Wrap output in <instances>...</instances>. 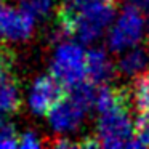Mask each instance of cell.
<instances>
[{
  "label": "cell",
  "mask_w": 149,
  "mask_h": 149,
  "mask_svg": "<svg viewBox=\"0 0 149 149\" xmlns=\"http://www.w3.org/2000/svg\"><path fill=\"white\" fill-rule=\"evenodd\" d=\"M125 7H133L143 13L149 15V0H122Z\"/></svg>",
  "instance_id": "17"
},
{
  "label": "cell",
  "mask_w": 149,
  "mask_h": 149,
  "mask_svg": "<svg viewBox=\"0 0 149 149\" xmlns=\"http://www.w3.org/2000/svg\"><path fill=\"white\" fill-rule=\"evenodd\" d=\"M36 21L21 7H0V42L18 43L27 40L34 34Z\"/></svg>",
  "instance_id": "7"
},
{
  "label": "cell",
  "mask_w": 149,
  "mask_h": 149,
  "mask_svg": "<svg viewBox=\"0 0 149 149\" xmlns=\"http://www.w3.org/2000/svg\"><path fill=\"white\" fill-rule=\"evenodd\" d=\"M53 146L58 149H71V148H80L79 141L71 139V136H58L56 141L53 143Z\"/></svg>",
  "instance_id": "16"
},
{
  "label": "cell",
  "mask_w": 149,
  "mask_h": 149,
  "mask_svg": "<svg viewBox=\"0 0 149 149\" xmlns=\"http://www.w3.org/2000/svg\"><path fill=\"white\" fill-rule=\"evenodd\" d=\"M3 3H5V0H0V7H2Z\"/></svg>",
  "instance_id": "19"
},
{
  "label": "cell",
  "mask_w": 149,
  "mask_h": 149,
  "mask_svg": "<svg viewBox=\"0 0 149 149\" xmlns=\"http://www.w3.org/2000/svg\"><path fill=\"white\" fill-rule=\"evenodd\" d=\"M87 52L77 39H66L56 45L50 63L52 75L56 77L66 88L87 80Z\"/></svg>",
  "instance_id": "4"
},
{
  "label": "cell",
  "mask_w": 149,
  "mask_h": 149,
  "mask_svg": "<svg viewBox=\"0 0 149 149\" xmlns=\"http://www.w3.org/2000/svg\"><path fill=\"white\" fill-rule=\"evenodd\" d=\"M117 64V72L130 79L138 77L149 68V52L143 47L136 45L120 53Z\"/></svg>",
  "instance_id": "9"
},
{
  "label": "cell",
  "mask_w": 149,
  "mask_h": 149,
  "mask_svg": "<svg viewBox=\"0 0 149 149\" xmlns=\"http://www.w3.org/2000/svg\"><path fill=\"white\" fill-rule=\"evenodd\" d=\"M0 68H3V61H2V58H0Z\"/></svg>",
  "instance_id": "18"
},
{
  "label": "cell",
  "mask_w": 149,
  "mask_h": 149,
  "mask_svg": "<svg viewBox=\"0 0 149 149\" xmlns=\"http://www.w3.org/2000/svg\"><path fill=\"white\" fill-rule=\"evenodd\" d=\"M64 85L52 74L37 77L27 90L26 103L29 111L36 116H47L50 109L64 98Z\"/></svg>",
  "instance_id": "6"
},
{
  "label": "cell",
  "mask_w": 149,
  "mask_h": 149,
  "mask_svg": "<svg viewBox=\"0 0 149 149\" xmlns=\"http://www.w3.org/2000/svg\"><path fill=\"white\" fill-rule=\"evenodd\" d=\"M116 18V0H63L58 31L82 43H93L107 32Z\"/></svg>",
  "instance_id": "1"
},
{
  "label": "cell",
  "mask_w": 149,
  "mask_h": 149,
  "mask_svg": "<svg viewBox=\"0 0 149 149\" xmlns=\"http://www.w3.org/2000/svg\"><path fill=\"white\" fill-rule=\"evenodd\" d=\"M21 104V95L18 84L11 74L0 68V119H7L18 111Z\"/></svg>",
  "instance_id": "10"
},
{
  "label": "cell",
  "mask_w": 149,
  "mask_h": 149,
  "mask_svg": "<svg viewBox=\"0 0 149 149\" xmlns=\"http://www.w3.org/2000/svg\"><path fill=\"white\" fill-rule=\"evenodd\" d=\"M69 90L71 91L68 96L58 101L47 114L50 128L58 136H69L77 132L90 109L95 107L98 88L90 80L82 82Z\"/></svg>",
  "instance_id": "2"
},
{
  "label": "cell",
  "mask_w": 149,
  "mask_h": 149,
  "mask_svg": "<svg viewBox=\"0 0 149 149\" xmlns=\"http://www.w3.org/2000/svg\"><path fill=\"white\" fill-rule=\"evenodd\" d=\"M132 148H149V112H139L135 120V138Z\"/></svg>",
  "instance_id": "13"
},
{
  "label": "cell",
  "mask_w": 149,
  "mask_h": 149,
  "mask_svg": "<svg viewBox=\"0 0 149 149\" xmlns=\"http://www.w3.org/2000/svg\"><path fill=\"white\" fill-rule=\"evenodd\" d=\"M117 72V64L111 61L104 48H91L87 52V80L96 87L109 84Z\"/></svg>",
  "instance_id": "8"
},
{
  "label": "cell",
  "mask_w": 149,
  "mask_h": 149,
  "mask_svg": "<svg viewBox=\"0 0 149 149\" xmlns=\"http://www.w3.org/2000/svg\"><path fill=\"white\" fill-rule=\"evenodd\" d=\"M96 138L103 148H132L135 120L128 111V100L98 112Z\"/></svg>",
  "instance_id": "3"
},
{
  "label": "cell",
  "mask_w": 149,
  "mask_h": 149,
  "mask_svg": "<svg viewBox=\"0 0 149 149\" xmlns=\"http://www.w3.org/2000/svg\"><path fill=\"white\" fill-rule=\"evenodd\" d=\"M19 144V135L7 119H0V149H11Z\"/></svg>",
  "instance_id": "14"
},
{
  "label": "cell",
  "mask_w": 149,
  "mask_h": 149,
  "mask_svg": "<svg viewBox=\"0 0 149 149\" xmlns=\"http://www.w3.org/2000/svg\"><path fill=\"white\" fill-rule=\"evenodd\" d=\"M18 2H19V7L34 19L47 18L55 7V0H18Z\"/></svg>",
  "instance_id": "12"
},
{
  "label": "cell",
  "mask_w": 149,
  "mask_h": 149,
  "mask_svg": "<svg viewBox=\"0 0 149 149\" xmlns=\"http://www.w3.org/2000/svg\"><path fill=\"white\" fill-rule=\"evenodd\" d=\"M132 101L138 112H149V71L135 77L132 88Z\"/></svg>",
  "instance_id": "11"
},
{
  "label": "cell",
  "mask_w": 149,
  "mask_h": 149,
  "mask_svg": "<svg viewBox=\"0 0 149 149\" xmlns=\"http://www.w3.org/2000/svg\"><path fill=\"white\" fill-rule=\"evenodd\" d=\"M43 143L40 139V136L37 135L36 132L32 130H27V132H23L19 135V148H24V149H37L40 148Z\"/></svg>",
  "instance_id": "15"
},
{
  "label": "cell",
  "mask_w": 149,
  "mask_h": 149,
  "mask_svg": "<svg viewBox=\"0 0 149 149\" xmlns=\"http://www.w3.org/2000/svg\"><path fill=\"white\" fill-rule=\"evenodd\" d=\"M149 36V23L146 13L133 7H125L116 15L111 27L106 32L107 48L112 53H122L128 48L139 45Z\"/></svg>",
  "instance_id": "5"
}]
</instances>
